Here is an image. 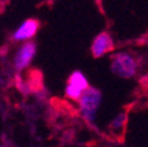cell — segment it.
I'll return each instance as SVG.
<instances>
[{"mask_svg": "<svg viewBox=\"0 0 148 147\" xmlns=\"http://www.w3.org/2000/svg\"><path fill=\"white\" fill-rule=\"evenodd\" d=\"M110 71L119 78L132 79L139 72V63L132 53L120 51L110 56Z\"/></svg>", "mask_w": 148, "mask_h": 147, "instance_id": "cell-1", "label": "cell"}, {"mask_svg": "<svg viewBox=\"0 0 148 147\" xmlns=\"http://www.w3.org/2000/svg\"><path fill=\"white\" fill-rule=\"evenodd\" d=\"M79 112L82 119L93 124L97 119V114L102 101V93L95 87H88L79 98Z\"/></svg>", "mask_w": 148, "mask_h": 147, "instance_id": "cell-2", "label": "cell"}, {"mask_svg": "<svg viewBox=\"0 0 148 147\" xmlns=\"http://www.w3.org/2000/svg\"><path fill=\"white\" fill-rule=\"evenodd\" d=\"M89 85L86 76L80 71H74L71 73V76L67 79L65 93L69 99L78 101L81 94L84 93V91H86Z\"/></svg>", "mask_w": 148, "mask_h": 147, "instance_id": "cell-3", "label": "cell"}, {"mask_svg": "<svg viewBox=\"0 0 148 147\" xmlns=\"http://www.w3.org/2000/svg\"><path fill=\"white\" fill-rule=\"evenodd\" d=\"M114 49V41L113 38L108 32L99 33L92 41L90 52L94 58H101L105 54L110 53Z\"/></svg>", "mask_w": 148, "mask_h": 147, "instance_id": "cell-4", "label": "cell"}, {"mask_svg": "<svg viewBox=\"0 0 148 147\" xmlns=\"http://www.w3.org/2000/svg\"><path fill=\"white\" fill-rule=\"evenodd\" d=\"M35 53H36V45L33 41H27L23 44L14 56L13 63H14L15 69L18 71L25 69L33 60Z\"/></svg>", "mask_w": 148, "mask_h": 147, "instance_id": "cell-5", "label": "cell"}, {"mask_svg": "<svg viewBox=\"0 0 148 147\" xmlns=\"http://www.w3.org/2000/svg\"><path fill=\"white\" fill-rule=\"evenodd\" d=\"M39 25H40L39 21L35 19L25 20L13 33V39L14 40H27V39L33 38L39 30Z\"/></svg>", "mask_w": 148, "mask_h": 147, "instance_id": "cell-6", "label": "cell"}, {"mask_svg": "<svg viewBox=\"0 0 148 147\" xmlns=\"http://www.w3.org/2000/svg\"><path fill=\"white\" fill-rule=\"evenodd\" d=\"M127 119L128 117L126 112H120L119 114H116L109 124V131L113 134H122L127 125Z\"/></svg>", "mask_w": 148, "mask_h": 147, "instance_id": "cell-7", "label": "cell"}]
</instances>
